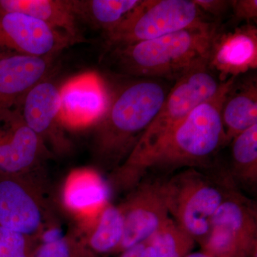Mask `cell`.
Returning <instances> with one entry per match:
<instances>
[{"label": "cell", "mask_w": 257, "mask_h": 257, "mask_svg": "<svg viewBox=\"0 0 257 257\" xmlns=\"http://www.w3.org/2000/svg\"><path fill=\"white\" fill-rule=\"evenodd\" d=\"M236 79L221 82L214 95L196 106L136 165L110 172L107 183L111 192H130L152 171L170 172L209 167L216 154L226 145L221 109Z\"/></svg>", "instance_id": "1"}, {"label": "cell", "mask_w": 257, "mask_h": 257, "mask_svg": "<svg viewBox=\"0 0 257 257\" xmlns=\"http://www.w3.org/2000/svg\"><path fill=\"white\" fill-rule=\"evenodd\" d=\"M168 92L158 79L142 78L111 95L105 112L92 126V156L98 167L111 172L127 158Z\"/></svg>", "instance_id": "2"}, {"label": "cell", "mask_w": 257, "mask_h": 257, "mask_svg": "<svg viewBox=\"0 0 257 257\" xmlns=\"http://www.w3.org/2000/svg\"><path fill=\"white\" fill-rule=\"evenodd\" d=\"M220 28L212 22L165 36L113 49L123 72L142 78L178 80L208 64L213 42Z\"/></svg>", "instance_id": "3"}, {"label": "cell", "mask_w": 257, "mask_h": 257, "mask_svg": "<svg viewBox=\"0 0 257 257\" xmlns=\"http://www.w3.org/2000/svg\"><path fill=\"white\" fill-rule=\"evenodd\" d=\"M45 168L0 174V226L37 240L60 224Z\"/></svg>", "instance_id": "4"}, {"label": "cell", "mask_w": 257, "mask_h": 257, "mask_svg": "<svg viewBox=\"0 0 257 257\" xmlns=\"http://www.w3.org/2000/svg\"><path fill=\"white\" fill-rule=\"evenodd\" d=\"M199 170L185 169L163 180V190L171 218L201 245L210 231L213 216L233 189L231 183Z\"/></svg>", "instance_id": "5"}, {"label": "cell", "mask_w": 257, "mask_h": 257, "mask_svg": "<svg viewBox=\"0 0 257 257\" xmlns=\"http://www.w3.org/2000/svg\"><path fill=\"white\" fill-rule=\"evenodd\" d=\"M221 84L208 64L199 66L176 81L158 114L127 158L115 170H126L143 160L196 106L214 95Z\"/></svg>", "instance_id": "6"}, {"label": "cell", "mask_w": 257, "mask_h": 257, "mask_svg": "<svg viewBox=\"0 0 257 257\" xmlns=\"http://www.w3.org/2000/svg\"><path fill=\"white\" fill-rule=\"evenodd\" d=\"M209 22L193 0H141L114 30L104 34L110 49L153 40Z\"/></svg>", "instance_id": "7"}, {"label": "cell", "mask_w": 257, "mask_h": 257, "mask_svg": "<svg viewBox=\"0 0 257 257\" xmlns=\"http://www.w3.org/2000/svg\"><path fill=\"white\" fill-rule=\"evenodd\" d=\"M55 155L29 127L18 108L0 109V174L45 168Z\"/></svg>", "instance_id": "8"}, {"label": "cell", "mask_w": 257, "mask_h": 257, "mask_svg": "<svg viewBox=\"0 0 257 257\" xmlns=\"http://www.w3.org/2000/svg\"><path fill=\"white\" fill-rule=\"evenodd\" d=\"M119 206L124 216V232L117 253L149 241L171 217L163 180L141 181Z\"/></svg>", "instance_id": "9"}, {"label": "cell", "mask_w": 257, "mask_h": 257, "mask_svg": "<svg viewBox=\"0 0 257 257\" xmlns=\"http://www.w3.org/2000/svg\"><path fill=\"white\" fill-rule=\"evenodd\" d=\"M74 44L63 32L28 15L0 13V52L54 57Z\"/></svg>", "instance_id": "10"}, {"label": "cell", "mask_w": 257, "mask_h": 257, "mask_svg": "<svg viewBox=\"0 0 257 257\" xmlns=\"http://www.w3.org/2000/svg\"><path fill=\"white\" fill-rule=\"evenodd\" d=\"M60 88L47 78L29 91L18 109L28 125L55 157L72 151L60 117Z\"/></svg>", "instance_id": "11"}, {"label": "cell", "mask_w": 257, "mask_h": 257, "mask_svg": "<svg viewBox=\"0 0 257 257\" xmlns=\"http://www.w3.org/2000/svg\"><path fill=\"white\" fill-rule=\"evenodd\" d=\"M111 94L94 73L69 79L60 87V117L65 130L92 127L105 112Z\"/></svg>", "instance_id": "12"}, {"label": "cell", "mask_w": 257, "mask_h": 257, "mask_svg": "<svg viewBox=\"0 0 257 257\" xmlns=\"http://www.w3.org/2000/svg\"><path fill=\"white\" fill-rule=\"evenodd\" d=\"M208 66L221 82L256 69V25L246 23L232 31H219L213 42Z\"/></svg>", "instance_id": "13"}, {"label": "cell", "mask_w": 257, "mask_h": 257, "mask_svg": "<svg viewBox=\"0 0 257 257\" xmlns=\"http://www.w3.org/2000/svg\"><path fill=\"white\" fill-rule=\"evenodd\" d=\"M110 188L100 175L90 168L72 171L64 181L61 203L73 218L76 229L92 222L109 203Z\"/></svg>", "instance_id": "14"}, {"label": "cell", "mask_w": 257, "mask_h": 257, "mask_svg": "<svg viewBox=\"0 0 257 257\" xmlns=\"http://www.w3.org/2000/svg\"><path fill=\"white\" fill-rule=\"evenodd\" d=\"M52 60L18 54L0 57V109L18 108L29 91L47 78Z\"/></svg>", "instance_id": "15"}, {"label": "cell", "mask_w": 257, "mask_h": 257, "mask_svg": "<svg viewBox=\"0 0 257 257\" xmlns=\"http://www.w3.org/2000/svg\"><path fill=\"white\" fill-rule=\"evenodd\" d=\"M256 218L254 204L233 189L213 216L211 226L227 231L248 257H256Z\"/></svg>", "instance_id": "16"}, {"label": "cell", "mask_w": 257, "mask_h": 257, "mask_svg": "<svg viewBox=\"0 0 257 257\" xmlns=\"http://www.w3.org/2000/svg\"><path fill=\"white\" fill-rule=\"evenodd\" d=\"M20 13L63 32L76 44L84 41L72 0H0V13Z\"/></svg>", "instance_id": "17"}, {"label": "cell", "mask_w": 257, "mask_h": 257, "mask_svg": "<svg viewBox=\"0 0 257 257\" xmlns=\"http://www.w3.org/2000/svg\"><path fill=\"white\" fill-rule=\"evenodd\" d=\"M73 231L94 257L116 254L124 232V216L119 204L109 202L92 222Z\"/></svg>", "instance_id": "18"}, {"label": "cell", "mask_w": 257, "mask_h": 257, "mask_svg": "<svg viewBox=\"0 0 257 257\" xmlns=\"http://www.w3.org/2000/svg\"><path fill=\"white\" fill-rule=\"evenodd\" d=\"M221 121L226 145L239 134L257 124L256 78L247 79L239 85L236 79L223 104Z\"/></svg>", "instance_id": "19"}, {"label": "cell", "mask_w": 257, "mask_h": 257, "mask_svg": "<svg viewBox=\"0 0 257 257\" xmlns=\"http://www.w3.org/2000/svg\"><path fill=\"white\" fill-rule=\"evenodd\" d=\"M141 0H72L79 21L106 34L114 30Z\"/></svg>", "instance_id": "20"}, {"label": "cell", "mask_w": 257, "mask_h": 257, "mask_svg": "<svg viewBox=\"0 0 257 257\" xmlns=\"http://www.w3.org/2000/svg\"><path fill=\"white\" fill-rule=\"evenodd\" d=\"M231 145V175L247 187L257 182V124L239 134Z\"/></svg>", "instance_id": "21"}, {"label": "cell", "mask_w": 257, "mask_h": 257, "mask_svg": "<svg viewBox=\"0 0 257 257\" xmlns=\"http://www.w3.org/2000/svg\"><path fill=\"white\" fill-rule=\"evenodd\" d=\"M33 257H94L73 231L64 232L60 224L51 226L37 239Z\"/></svg>", "instance_id": "22"}, {"label": "cell", "mask_w": 257, "mask_h": 257, "mask_svg": "<svg viewBox=\"0 0 257 257\" xmlns=\"http://www.w3.org/2000/svg\"><path fill=\"white\" fill-rule=\"evenodd\" d=\"M157 257H186L193 251L196 241L172 218L150 239Z\"/></svg>", "instance_id": "23"}, {"label": "cell", "mask_w": 257, "mask_h": 257, "mask_svg": "<svg viewBox=\"0 0 257 257\" xmlns=\"http://www.w3.org/2000/svg\"><path fill=\"white\" fill-rule=\"evenodd\" d=\"M37 240L0 226V257H33Z\"/></svg>", "instance_id": "24"}, {"label": "cell", "mask_w": 257, "mask_h": 257, "mask_svg": "<svg viewBox=\"0 0 257 257\" xmlns=\"http://www.w3.org/2000/svg\"><path fill=\"white\" fill-rule=\"evenodd\" d=\"M230 8L236 20L246 21V24L256 23V0H231Z\"/></svg>", "instance_id": "25"}, {"label": "cell", "mask_w": 257, "mask_h": 257, "mask_svg": "<svg viewBox=\"0 0 257 257\" xmlns=\"http://www.w3.org/2000/svg\"><path fill=\"white\" fill-rule=\"evenodd\" d=\"M205 15L219 17L230 8V1L226 0H193Z\"/></svg>", "instance_id": "26"}, {"label": "cell", "mask_w": 257, "mask_h": 257, "mask_svg": "<svg viewBox=\"0 0 257 257\" xmlns=\"http://www.w3.org/2000/svg\"><path fill=\"white\" fill-rule=\"evenodd\" d=\"M140 257H157L156 251H155V248L152 246L150 240L147 242V246H145V249H144L143 252Z\"/></svg>", "instance_id": "27"}, {"label": "cell", "mask_w": 257, "mask_h": 257, "mask_svg": "<svg viewBox=\"0 0 257 257\" xmlns=\"http://www.w3.org/2000/svg\"><path fill=\"white\" fill-rule=\"evenodd\" d=\"M186 257H213L209 253L205 252V251L200 250L199 251H192L189 253Z\"/></svg>", "instance_id": "28"}, {"label": "cell", "mask_w": 257, "mask_h": 257, "mask_svg": "<svg viewBox=\"0 0 257 257\" xmlns=\"http://www.w3.org/2000/svg\"><path fill=\"white\" fill-rule=\"evenodd\" d=\"M10 55V53H5V52H0V57H4L5 55Z\"/></svg>", "instance_id": "29"}]
</instances>
